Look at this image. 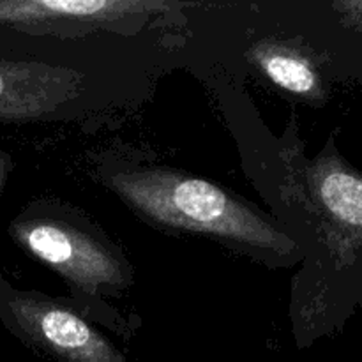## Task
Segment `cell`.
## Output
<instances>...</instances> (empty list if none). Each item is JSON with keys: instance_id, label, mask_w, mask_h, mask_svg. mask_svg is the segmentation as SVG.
Returning a JSON list of instances; mask_svg holds the SVG:
<instances>
[{"instance_id": "8992f818", "label": "cell", "mask_w": 362, "mask_h": 362, "mask_svg": "<svg viewBox=\"0 0 362 362\" xmlns=\"http://www.w3.org/2000/svg\"><path fill=\"white\" fill-rule=\"evenodd\" d=\"M253 66L276 87L304 101L324 103L325 88L306 49L283 41H260L251 48Z\"/></svg>"}, {"instance_id": "52a82bcc", "label": "cell", "mask_w": 362, "mask_h": 362, "mask_svg": "<svg viewBox=\"0 0 362 362\" xmlns=\"http://www.w3.org/2000/svg\"><path fill=\"white\" fill-rule=\"evenodd\" d=\"M13 168H14L13 158H11L7 152L0 151V197H2L4 189H6L7 180H9V175L11 172H13Z\"/></svg>"}, {"instance_id": "5b68a950", "label": "cell", "mask_w": 362, "mask_h": 362, "mask_svg": "<svg viewBox=\"0 0 362 362\" xmlns=\"http://www.w3.org/2000/svg\"><path fill=\"white\" fill-rule=\"evenodd\" d=\"M306 186L325 221L362 247V172L327 145L306 168Z\"/></svg>"}, {"instance_id": "3957f363", "label": "cell", "mask_w": 362, "mask_h": 362, "mask_svg": "<svg viewBox=\"0 0 362 362\" xmlns=\"http://www.w3.org/2000/svg\"><path fill=\"white\" fill-rule=\"evenodd\" d=\"M0 324L23 345L57 362H126V356L64 300L20 290L0 272Z\"/></svg>"}, {"instance_id": "6da1fadb", "label": "cell", "mask_w": 362, "mask_h": 362, "mask_svg": "<svg viewBox=\"0 0 362 362\" xmlns=\"http://www.w3.org/2000/svg\"><path fill=\"white\" fill-rule=\"evenodd\" d=\"M106 186L156 228L209 237L271 264L299 253L296 240L253 204L182 170H120L110 175Z\"/></svg>"}, {"instance_id": "7a4b0ae2", "label": "cell", "mask_w": 362, "mask_h": 362, "mask_svg": "<svg viewBox=\"0 0 362 362\" xmlns=\"http://www.w3.org/2000/svg\"><path fill=\"white\" fill-rule=\"evenodd\" d=\"M9 235L87 297L122 293L133 283V269L122 251L69 205L34 202L11 221Z\"/></svg>"}, {"instance_id": "277c9868", "label": "cell", "mask_w": 362, "mask_h": 362, "mask_svg": "<svg viewBox=\"0 0 362 362\" xmlns=\"http://www.w3.org/2000/svg\"><path fill=\"white\" fill-rule=\"evenodd\" d=\"M81 88V76L66 67L0 57V122L49 119Z\"/></svg>"}]
</instances>
